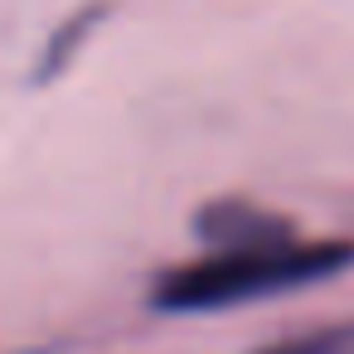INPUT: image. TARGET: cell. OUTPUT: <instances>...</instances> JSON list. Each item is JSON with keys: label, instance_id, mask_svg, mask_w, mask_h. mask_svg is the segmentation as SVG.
I'll list each match as a JSON object with an SVG mask.
<instances>
[{"label": "cell", "instance_id": "7a4b0ae2", "mask_svg": "<svg viewBox=\"0 0 354 354\" xmlns=\"http://www.w3.org/2000/svg\"><path fill=\"white\" fill-rule=\"evenodd\" d=\"M252 354H354V315L291 330V335H281V339H267V344L252 349Z\"/></svg>", "mask_w": 354, "mask_h": 354}, {"label": "cell", "instance_id": "6da1fadb", "mask_svg": "<svg viewBox=\"0 0 354 354\" xmlns=\"http://www.w3.org/2000/svg\"><path fill=\"white\" fill-rule=\"evenodd\" d=\"M199 252L156 272L146 306L160 315H214L306 291L354 267L349 238H306L296 218L252 199H214L194 214Z\"/></svg>", "mask_w": 354, "mask_h": 354}]
</instances>
